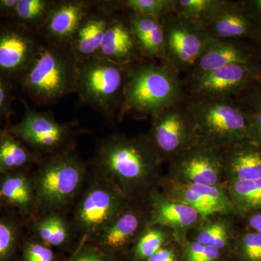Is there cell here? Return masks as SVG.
Returning a JSON list of instances; mask_svg holds the SVG:
<instances>
[{"instance_id":"cell-1","label":"cell","mask_w":261,"mask_h":261,"mask_svg":"<svg viewBox=\"0 0 261 261\" xmlns=\"http://www.w3.org/2000/svg\"><path fill=\"white\" fill-rule=\"evenodd\" d=\"M186 100L180 75L164 63L141 61L130 66L119 116L132 113L153 119L166 108Z\"/></svg>"},{"instance_id":"cell-2","label":"cell","mask_w":261,"mask_h":261,"mask_svg":"<svg viewBox=\"0 0 261 261\" xmlns=\"http://www.w3.org/2000/svg\"><path fill=\"white\" fill-rule=\"evenodd\" d=\"M161 160L148 137L115 136L103 142L97 161L106 176L123 191L130 192L157 172Z\"/></svg>"},{"instance_id":"cell-3","label":"cell","mask_w":261,"mask_h":261,"mask_svg":"<svg viewBox=\"0 0 261 261\" xmlns=\"http://www.w3.org/2000/svg\"><path fill=\"white\" fill-rule=\"evenodd\" d=\"M78 62L70 47H58L43 41L19 84L36 104H54L75 92Z\"/></svg>"},{"instance_id":"cell-4","label":"cell","mask_w":261,"mask_h":261,"mask_svg":"<svg viewBox=\"0 0 261 261\" xmlns=\"http://www.w3.org/2000/svg\"><path fill=\"white\" fill-rule=\"evenodd\" d=\"M187 104L198 143L223 150L250 140L245 111L233 98L192 99Z\"/></svg>"},{"instance_id":"cell-5","label":"cell","mask_w":261,"mask_h":261,"mask_svg":"<svg viewBox=\"0 0 261 261\" xmlns=\"http://www.w3.org/2000/svg\"><path fill=\"white\" fill-rule=\"evenodd\" d=\"M130 66L100 57L79 61L75 93L85 104L111 117L121 108Z\"/></svg>"},{"instance_id":"cell-6","label":"cell","mask_w":261,"mask_h":261,"mask_svg":"<svg viewBox=\"0 0 261 261\" xmlns=\"http://www.w3.org/2000/svg\"><path fill=\"white\" fill-rule=\"evenodd\" d=\"M164 32L165 63L178 74H191L196 63L208 45L211 37L205 24L175 11L161 18Z\"/></svg>"},{"instance_id":"cell-7","label":"cell","mask_w":261,"mask_h":261,"mask_svg":"<svg viewBox=\"0 0 261 261\" xmlns=\"http://www.w3.org/2000/svg\"><path fill=\"white\" fill-rule=\"evenodd\" d=\"M84 174L83 164L74 152H59L44 163L38 173V197L46 205H64L78 191Z\"/></svg>"},{"instance_id":"cell-8","label":"cell","mask_w":261,"mask_h":261,"mask_svg":"<svg viewBox=\"0 0 261 261\" xmlns=\"http://www.w3.org/2000/svg\"><path fill=\"white\" fill-rule=\"evenodd\" d=\"M187 79L192 99L233 98L261 82V63L226 65Z\"/></svg>"},{"instance_id":"cell-9","label":"cell","mask_w":261,"mask_h":261,"mask_svg":"<svg viewBox=\"0 0 261 261\" xmlns=\"http://www.w3.org/2000/svg\"><path fill=\"white\" fill-rule=\"evenodd\" d=\"M186 100L173 105L153 118L148 137L159 157L176 159L198 143Z\"/></svg>"},{"instance_id":"cell-10","label":"cell","mask_w":261,"mask_h":261,"mask_svg":"<svg viewBox=\"0 0 261 261\" xmlns=\"http://www.w3.org/2000/svg\"><path fill=\"white\" fill-rule=\"evenodd\" d=\"M42 42L38 34L13 20L0 21V75L13 85L19 84Z\"/></svg>"},{"instance_id":"cell-11","label":"cell","mask_w":261,"mask_h":261,"mask_svg":"<svg viewBox=\"0 0 261 261\" xmlns=\"http://www.w3.org/2000/svg\"><path fill=\"white\" fill-rule=\"evenodd\" d=\"M10 134L39 151H54L62 147L69 137L65 125L49 113L27 108L22 119L12 126Z\"/></svg>"},{"instance_id":"cell-12","label":"cell","mask_w":261,"mask_h":261,"mask_svg":"<svg viewBox=\"0 0 261 261\" xmlns=\"http://www.w3.org/2000/svg\"><path fill=\"white\" fill-rule=\"evenodd\" d=\"M175 160V170L182 183L219 185L225 171L221 150L200 143L192 146Z\"/></svg>"},{"instance_id":"cell-13","label":"cell","mask_w":261,"mask_h":261,"mask_svg":"<svg viewBox=\"0 0 261 261\" xmlns=\"http://www.w3.org/2000/svg\"><path fill=\"white\" fill-rule=\"evenodd\" d=\"M212 38L255 43L261 38V25L243 1H228L213 18L204 22Z\"/></svg>"},{"instance_id":"cell-14","label":"cell","mask_w":261,"mask_h":261,"mask_svg":"<svg viewBox=\"0 0 261 261\" xmlns=\"http://www.w3.org/2000/svg\"><path fill=\"white\" fill-rule=\"evenodd\" d=\"M93 6V1L56 0L39 37L58 47H70L79 25Z\"/></svg>"},{"instance_id":"cell-15","label":"cell","mask_w":261,"mask_h":261,"mask_svg":"<svg viewBox=\"0 0 261 261\" xmlns=\"http://www.w3.org/2000/svg\"><path fill=\"white\" fill-rule=\"evenodd\" d=\"M121 209V197L114 190L108 187H94L81 201L76 221L87 232H97L109 226L119 216Z\"/></svg>"},{"instance_id":"cell-16","label":"cell","mask_w":261,"mask_h":261,"mask_svg":"<svg viewBox=\"0 0 261 261\" xmlns=\"http://www.w3.org/2000/svg\"><path fill=\"white\" fill-rule=\"evenodd\" d=\"M97 57L118 64L132 65L143 61L127 13L117 12L105 34Z\"/></svg>"},{"instance_id":"cell-17","label":"cell","mask_w":261,"mask_h":261,"mask_svg":"<svg viewBox=\"0 0 261 261\" xmlns=\"http://www.w3.org/2000/svg\"><path fill=\"white\" fill-rule=\"evenodd\" d=\"M102 1H93V6L82 20L70 48L77 61L97 57L103 38L113 15Z\"/></svg>"},{"instance_id":"cell-18","label":"cell","mask_w":261,"mask_h":261,"mask_svg":"<svg viewBox=\"0 0 261 261\" xmlns=\"http://www.w3.org/2000/svg\"><path fill=\"white\" fill-rule=\"evenodd\" d=\"M255 63H260L255 47L250 42L212 38L188 77L207 73L226 65Z\"/></svg>"},{"instance_id":"cell-19","label":"cell","mask_w":261,"mask_h":261,"mask_svg":"<svg viewBox=\"0 0 261 261\" xmlns=\"http://www.w3.org/2000/svg\"><path fill=\"white\" fill-rule=\"evenodd\" d=\"M225 171L231 180L261 179V146L251 140L221 150Z\"/></svg>"},{"instance_id":"cell-20","label":"cell","mask_w":261,"mask_h":261,"mask_svg":"<svg viewBox=\"0 0 261 261\" xmlns=\"http://www.w3.org/2000/svg\"><path fill=\"white\" fill-rule=\"evenodd\" d=\"M144 59L166 61L164 32L161 18L126 13Z\"/></svg>"},{"instance_id":"cell-21","label":"cell","mask_w":261,"mask_h":261,"mask_svg":"<svg viewBox=\"0 0 261 261\" xmlns=\"http://www.w3.org/2000/svg\"><path fill=\"white\" fill-rule=\"evenodd\" d=\"M56 0H18L11 20L39 36Z\"/></svg>"},{"instance_id":"cell-22","label":"cell","mask_w":261,"mask_h":261,"mask_svg":"<svg viewBox=\"0 0 261 261\" xmlns=\"http://www.w3.org/2000/svg\"><path fill=\"white\" fill-rule=\"evenodd\" d=\"M229 197L233 208L240 214L261 211V179L231 180Z\"/></svg>"},{"instance_id":"cell-23","label":"cell","mask_w":261,"mask_h":261,"mask_svg":"<svg viewBox=\"0 0 261 261\" xmlns=\"http://www.w3.org/2000/svg\"><path fill=\"white\" fill-rule=\"evenodd\" d=\"M140 219L133 212L119 215L103 230L102 243L111 249L124 246L133 238L140 227Z\"/></svg>"},{"instance_id":"cell-24","label":"cell","mask_w":261,"mask_h":261,"mask_svg":"<svg viewBox=\"0 0 261 261\" xmlns=\"http://www.w3.org/2000/svg\"><path fill=\"white\" fill-rule=\"evenodd\" d=\"M200 215L193 207L175 200L161 201L156 211L155 220L161 225L187 228L195 224Z\"/></svg>"},{"instance_id":"cell-25","label":"cell","mask_w":261,"mask_h":261,"mask_svg":"<svg viewBox=\"0 0 261 261\" xmlns=\"http://www.w3.org/2000/svg\"><path fill=\"white\" fill-rule=\"evenodd\" d=\"M111 11L124 10L132 14L161 18L169 12L174 11L175 0H119L105 1Z\"/></svg>"},{"instance_id":"cell-26","label":"cell","mask_w":261,"mask_h":261,"mask_svg":"<svg viewBox=\"0 0 261 261\" xmlns=\"http://www.w3.org/2000/svg\"><path fill=\"white\" fill-rule=\"evenodd\" d=\"M0 195L23 212L28 211L32 205V187L22 173H13L5 176L0 184Z\"/></svg>"},{"instance_id":"cell-27","label":"cell","mask_w":261,"mask_h":261,"mask_svg":"<svg viewBox=\"0 0 261 261\" xmlns=\"http://www.w3.org/2000/svg\"><path fill=\"white\" fill-rule=\"evenodd\" d=\"M32 154L10 134L3 133L0 140V173L14 171L32 162Z\"/></svg>"},{"instance_id":"cell-28","label":"cell","mask_w":261,"mask_h":261,"mask_svg":"<svg viewBox=\"0 0 261 261\" xmlns=\"http://www.w3.org/2000/svg\"><path fill=\"white\" fill-rule=\"evenodd\" d=\"M226 0H175L174 11L192 20H210L224 6Z\"/></svg>"},{"instance_id":"cell-29","label":"cell","mask_w":261,"mask_h":261,"mask_svg":"<svg viewBox=\"0 0 261 261\" xmlns=\"http://www.w3.org/2000/svg\"><path fill=\"white\" fill-rule=\"evenodd\" d=\"M173 200L182 202L193 207L200 216H207L216 214L214 207L203 196L197 193L188 184L178 183L172 190Z\"/></svg>"},{"instance_id":"cell-30","label":"cell","mask_w":261,"mask_h":261,"mask_svg":"<svg viewBox=\"0 0 261 261\" xmlns=\"http://www.w3.org/2000/svg\"><path fill=\"white\" fill-rule=\"evenodd\" d=\"M39 237L47 245L58 246L68 238V228L61 218L50 216L45 218L37 225Z\"/></svg>"},{"instance_id":"cell-31","label":"cell","mask_w":261,"mask_h":261,"mask_svg":"<svg viewBox=\"0 0 261 261\" xmlns=\"http://www.w3.org/2000/svg\"><path fill=\"white\" fill-rule=\"evenodd\" d=\"M229 235L226 225L214 223L205 226L197 234V243L218 249L220 251L227 248L229 244Z\"/></svg>"},{"instance_id":"cell-32","label":"cell","mask_w":261,"mask_h":261,"mask_svg":"<svg viewBox=\"0 0 261 261\" xmlns=\"http://www.w3.org/2000/svg\"><path fill=\"white\" fill-rule=\"evenodd\" d=\"M166 241V235L159 229H150L139 240L135 249V255L137 260H147L160 249Z\"/></svg>"},{"instance_id":"cell-33","label":"cell","mask_w":261,"mask_h":261,"mask_svg":"<svg viewBox=\"0 0 261 261\" xmlns=\"http://www.w3.org/2000/svg\"><path fill=\"white\" fill-rule=\"evenodd\" d=\"M238 261H261V233L243 235L236 250Z\"/></svg>"},{"instance_id":"cell-34","label":"cell","mask_w":261,"mask_h":261,"mask_svg":"<svg viewBox=\"0 0 261 261\" xmlns=\"http://www.w3.org/2000/svg\"><path fill=\"white\" fill-rule=\"evenodd\" d=\"M222 252L211 246L194 242L185 247L184 261H220Z\"/></svg>"},{"instance_id":"cell-35","label":"cell","mask_w":261,"mask_h":261,"mask_svg":"<svg viewBox=\"0 0 261 261\" xmlns=\"http://www.w3.org/2000/svg\"><path fill=\"white\" fill-rule=\"evenodd\" d=\"M15 245L14 228L8 223L0 221V261H6L10 258Z\"/></svg>"},{"instance_id":"cell-36","label":"cell","mask_w":261,"mask_h":261,"mask_svg":"<svg viewBox=\"0 0 261 261\" xmlns=\"http://www.w3.org/2000/svg\"><path fill=\"white\" fill-rule=\"evenodd\" d=\"M13 99V84L0 75V120L11 113Z\"/></svg>"},{"instance_id":"cell-37","label":"cell","mask_w":261,"mask_h":261,"mask_svg":"<svg viewBox=\"0 0 261 261\" xmlns=\"http://www.w3.org/2000/svg\"><path fill=\"white\" fill-rule=\"evenodd\" d=\"M243 109L246 116L250 140L261 146V109Z\"/></svg>"},{"instance_id":"cell-38","label":"cell","mask_w":261,"mask_h":261,"mask_svg":"<svg viewBox=\"0 0 261 261\" xmlns=\"http://www.w3.org/2000/svg\"><path fill=\"white\" fill-rule=\"evenodd\" d=\"M24 261H54V253L47 246L38 243H30L25 246Z\"/></svg>"},{"instance_id":"cell-39","label":"cell","mask_w":261,"mask_h":261,"mask_svg":"<svg viewBox=\"0 0 261 261\" xmlns=\"http://www.w3.org/2000/svg\"><path fill=\"white\" fill-rule=\"evenodd\" d=\"M244 94L247 108L261 109V82L255 84Z\"/></svg>"},{"instance_id":"cell-40","label":"cell","mask_w":261,"mask_h":261,"mask_svg":"<svg viewBox=\"0 0 261 261\" xmlns=\"http://www.w3.org/2000/svg\"><path fill=\"white\" fill-rule=\"evenodd\" d=\"M18 3V0H0V20H11Z\"/></svg>"},{"instance_id":"cell-41","label":"cell","mask_w":261,"mask_h":261,"mask_svg":"<svg viewBox=\"0 0 261 261\" xmlns=\"http://www.w3.org/2000/svg\"><path fill=\"white\" fill-rule=\"evenodd\" d=\"M72 261H111L101 252L94 250H85L75 255Z\"/></svg>"},{"instance_id":"cell-42","label":"cell","mask_w":261,"mask_h":261,"mask_svg":"<svg viewBox=\"0 0 261 261\" xmlns=\"http://www.w3.org/2000/svg\"><path fill=\"white\" fill-rule=\"evenodd\" d=\"M146 261H178V257L173 249L163 247Z\"/></svg>"},{"instance_id":"cell-43","label":"cell","mask_w":261,"mask_h":261,"mask_svg":"<svg viewBox=\"0 0 261 261\" xmlns=\"http://www.w3.org/2000/svg\"><path fill=\"white\" fill-rule=\"evenodd\" d=\"M244 4L261 25V0H244Z\"/></svg>"},{"instance_id":"cell-44","label":"cell","mask_w":261,"mask_h":261,"mask_svg":"<svg viewBox=\"0 0 261 261\" xmlns=\"http://www.w3.org/2000/svg\"><path fill=\"white\" fill-rule=\"evenodd\" d=\"M248 224L253 231L261 233V212L252 215L249 219Z\"/></svg>"},{"instance_id":"cell-45","label":"cell","mask_w":261,"mask_h":261,"mask_svg":"<svg viewBox=\"0 0 261 261\" xmlns=\"http://www.w3.org/2000/svg\"><path fill=\"white\" fill-rule=\"evenodd\" d=\"M255 44V50H256L257 58H258L260 63L261 62V38L257 42L254 43Z\"/></svg>"},{"instance_id":"cell-46","label":"cell","mask_w":261,"mask_h":261,"mask_svg":"<svg viewBox=\"0 0 261 261\" xmlns=\"http://www.w3.org/2000/svg\"><path fill=\"white\" fill-rule=\"evenodd\" d=\"M4 132H3L1 129H0V140H1L2 137H3V135Z\"/></svg>"},{"instance_id":"cell-47","label":"cell","mask_w":261,"mask_h":261,"mask_svg":"<svg viewBox=\"0 0 261 261\" xmlns=\"http://www.w3.org/2000/svg\"><path fill=\"white\" fill-rule=\"evenodd\" d=\"M0 197H1V195H0Z\"/></svg>"}]
</instances>
